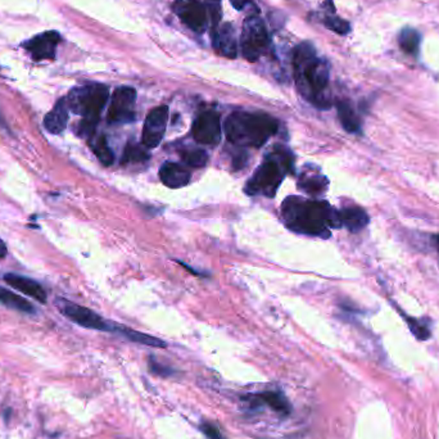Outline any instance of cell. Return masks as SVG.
Masks as SVG:
<instances>
[{
    "instance_id": "obj_1",
    "label": "cell",
    "mask_w": 439,
    "mask_h": 439,
    "mask_svg": "<svg viewBox=\"0 0 439 439\" xmlns=\"http://www.w3.org/2000/svg\"><path fill=\"white\" fill-rule=\"evenodd\" d=\"M281 216L290 230L306 235L326 238L330 227H342L339 212L321 200L287 198L281 205Z\"/></svg>"
},
{
    "instance_id": "obj_2",
    "label": "cell",
    "mask_w": 439,
    "mask_h": 439,
    "mask_svg": "<svg viewBox=\"0 0 439 439\" xmlns=\"http://www.w3.org/2000/svg\"><path fill=\"white\" fill-rule=\"evenodd\" d=\"M293 72L297 89L317 108L330 107L325 95L329 85V64L317 57L314 46L308 43L298 45L293 52Z\"/></svg>"
},
{
    "instance_id": "obj_3",
    "label": "cell",
    "mask_w": 439,
    "mask_h": 439,
    "mask_svg": "<svg viewBox=\"0 0 439 439\" xmlns=\"http://www.w3.org/2000/svg\"><path fill=\"white\" fill-rule=\"evenodd\" d=\"M278 130V121L266 113L234 112L225 121L229 142L241 148H260Z\"/></svg>"
},
{
    "instance_id": "obj_4",
    "label": "cell",
    "mask_w": 439,
    "mask_h": 439,
    "mask_svg": "<svg viewBox=\"0 0 439 439\" xmlns=\"http://www.w3.org/2000/svg\"><path fill=\"white\" fill-rule=\"evenodd\" d=\"M293 169L292 154L283 148L277 147L275 151L269 154L263 163L253 174L245 185V192L250 196H265L272 198L284 176Z\"/></svg>"
},
{
    "instance_id": "obj_5",
    "label": "cell",
    "mask_w": 439,
    "mask_h": 439,
    "mask_svg": "<svg viewBox=\"0 0 439 439\" xmlns=\"http://www.w3.org/2000/svg\"><path fill=\"white\" fill-rule=\"evenodd\" d=\"M109 89L103 84H88L75 88L67 97L68 108L82 118L98 120L107 104Z\"/></svg>"
},
{
    "instance_id": "obj_6",
    "label": "cell",
    "mask_w": 439,
    "mask_h": 439,
    "mask_svg": "<svg viewBox=\"0 0 439 439\" xmlns=\"http://www.w3.org/2000/svg\"><path fill=\"white\" fill-rule=\"evenodd\" d=\"M270 36L265 22L259 16H250L244 21L242 36H241V50L242 55L250 62H256L268 50Z\"/></svg>"
},
{
    "instance_id": "obj_7",
    "label": "cell",
    "mask_w": 439,
    "mask_h": 439,
    "mask_svg": "<svg viewBox=\"0 0 439 439\" xmlns=\"http://www.w3.org/2000/svg\"><path fill=\"white\" fill-rule=\"evenodd\" d=\"M55 305L59 308L63 316H66L72 323L77 324L85 329L115 333L116 324L108 323L102 316L84 306L72 303L66 299H57Z\"/></svg>"
},
{
    "instance_id": "obj_8",
    "label": "cell",
    "mask_w": 439,
    "mask_h": 439,
    "mask_svg": "<svg viewBox=\"0 0 439 439\" xmlns=\"http://www.w3.org/2000/svg\"><path fill=\"white\" fill-rule=\"evenodd\" d=\"M135 100L136 91L130 86L117 88L108 108L107 120L109 124L121 125L135 120Z\"/></svg>"
},
{
    "instance_id": "obj_9",
    "label": "cell",
    "mask_w": 439,
    "mask_h": 439,
    "mask_svg": "<svg viewBox=\"0 0 439 439\" xmlns=\"http://www.w3.org/2000/svg\"><path fill=\"white\" fill-rule=\"evenodd\" d=\"M172 9L181 22L194 32L203 34L206 31L208 10L202 0H175Z\"/></svg>"
},
{
    "instance_id": "obj_10",
    "label": "cell",
    "mask_w": 439,
    "mask_h": 439,
    "mask_svg": "<svg viewBox=\"0 0 439 439\" xmlns=\"http://www.w3.org/2000/svg\"><path fill=\"white\" fill-rule=\"evenodd\" d=\"M221 117L215 111L202 112L192 127L194 140L202 145H217L221 140Z\"/></svg>"
},
{
    "instance_id": "obj_11",
    "label": "cell",
    "mask_w": 439,
    "mask_h": 439,
    "mask_svg": "<svg viewBox=\"0 0 439 439\" xmlns=\"http://www.w3.org/2000/svg\"><path fill=\"white\" fill-rule=\"evenodd\" d=\"M169 122V107L160 106L153 108L145 118L143 127V145L145 149L158 147L166 133Z\"/></svg>"
},
{
    "instance_id": "obj_12",
    "label": "cell",
    "mask_w": 439,
    "mask_h": 439,
    "mask_svg": "<svg viewBox=\"0 0 439 439\" xmlns=\"http://www.w3.org/2000/svg\"><path fill=\"white\" fill-rule=\"evenodd\" d=\"M61 43V35L55 31H45L28 40L25 46L34 61L54 59L57 46Z\"/></svg>"
},
{
    "instance_id": "obj_13",
    "label": "cell",
    "mask_w": 439,
    "mask_h": 439,
    "mask_svg": "<svg viewBox=\"0 0 439 439\" xmlns=\"http://www.w3.org/2000/svg\"><path fill=\"white\" fill-rule=\"evenodd\" d=\"M243 401L248 402L252 409H257L261 404H266L272 411L283 416H288L292 413V404L288 401L287 397L280 392L269 391V392L247 395L243 397Z\"/></svg>"
},
{
    "instance_id": "obj_14",
    "label": "cell",
    "mask_w": 439,
    "mask_h": 439,
    "mask_svg": "<svg viewBox=\"0 0 439 439\" xmlns=\"http://www.w3.org/2000/svg\"><path fill=\"white\" fill-rule=\"evenodd\" d=\"M214 48L216 52L226 58H236L238 41L233 25L224 24L214 31Z\"/></svg>"
},
{
    "instance_id": "obj_15",
    "label": "cell",
    "mask_w": 439,
    "mask_h": 439,
    "mask_svg": "<svg viewBox=\"0 0 439 439\" xmlns=\"http://www.w3.org/2000/svg\"><path fill=\"white\" fill-rule=\"evenodd\" d=\"M4 280L9 287L16 289L18 292L26 295L40 303H46L48 295H46L44 288L41 287L35 280L22 277V275H17V274H6Z\"/></svg>"
},
{
    "instance_id": "obj_16",
    "label": "cell",
    "mask_w": 439,
    "mask_h": 439,
    "mask_svg": "<svg viewBox=\"0 0 439 439\" xmlns=\"http://www.w3.org/2000/svg\"><path fill=\"white\" fill-rule=\"evenodd\" d=\"M68 117H70V108H68L67 99H59L55 103L53 109L49 113H46V116L44 117L43 124H44L45 130L50 134H61L67 127Z\"/></svg>"
},
{
    "instance_id": "obj_17",
    "label": "cell",
    "mask_w": 439,
    "mask_h": 439,
    "mask_svg": "<svg viewBox=\"0 0 439 439\" xmlns=\"http://www.w3.org/2000/svg\"><path fill=\"white\" fill-rule=\"evenodd\" d=\"M160 178L167 188L179 189L188 185L190 172L179 163L166 162L160 170Z\"/></svg>"
},
{
    "instance_id": "obj_18",
    "label": "cell",
    "mask_w": 439,
    "mask_h": 439,
    "mask_svg": "<svg viewBox=\"0 0 439 439\" xmlns=\"http://www.w3.org/2000/svg\"><path fill=\"white\" fill-rule=\"evenodd\" d=\"M339 220L342 226L347 227L352 233H357L368 224V214L359 207H350L342 209L339 212Z\"/></svg>"
},
{
    "instance_id": "obj_19",
    "label": "cell",
    "mask_w": 439,
    "mask_h": 439,
    "mask_svg": "<svg viewBox=\"0 0 439 439\" xmlns=\"http://www.w3.org/2000/svg\"><path fill=\"white\" fill-rule=\"evenodd\" d=\"M337 111H338V117H339L342 126L347 133L357 134L361 131V121H359V115L348 100H339L337 103Z\"/></svg>"
},
{
    "instance_id": "obj_20",
    "label": "cell",
    "mask_w": 439,
    "mask_h": 439,
    "mask_svg": "<svg viewBox=\"0 0 439 439\" xmlns=\"http://www.w3.org/2000/svg\"><path fill=\"white\" fill-rule=\"evenodd\" d=\"M398 45L404 54L418 57L422 45V35L413 27H404L398 35Z\"/></svg>"
},
{
    "instance_id": "obj_21",
    "label": "cell",
    "mask_w": 439,
    "mask_h": 439,
    "mask_svg": "<svg viewBox=\"0 0 439 439\" xmlns=\"http://www.w3.org/2000/svg\"><path fill=\"white\" fill-rule=\"evenodd\" d=\"M0 303L24 314H36L35 306L30 303L24 297L18 296L3 287H0Z\"/></svg>"
},
{
    "instance_id": "obj_22",
    "label": "cell",
    "mask_w": 439,
    "mask_h": 439,
    "mask_svg": "<svg viewBox=\"0 0 439 439\" xmlns=\"http://www.w3.org/2000/svg\"><path fill=\"white\" fill-rule=\"evenodd\" d=\"M115 333L124 335L129 341L144 344V346L156 347V348H165L166 347V343L161 339L152 337V335H148V334H144V333L136 332L134 329L126 328L122 325H115Z\"/></svg>"
},
{
    "instance_id": "obj_23",
    "label": "cell",
    "mask_w": 439,
    "mask_h": 439,
    "mask_svg": "<svg viewBox=\"0 0 439 439\" xmlns=\"http://www.w3.org/2000/svg\"><path fill=\"white\" fill-rule=\"evenodd\" d=\"M90 145H91L93 152L98 157V160L102 165L111 166L115 162V154L112 152V149L109 148L106 136L100 135L98 138H93Z\"/></svg>"
},
{
    "instance_id": "obj_24",
    "label": "cell",
    "mask_w": 439,
    "mask_h": 439,
    "mask_svg": "<svg viewBox=\"0 0 439 439\" xmlns=\"http://www.w3.org/2000/svg\"><path fill=\"white\" fill-rule=\"evenodd\" d=\"M299 187L303 189L307 193L311 194H319L326 190L328 187V180L321 175H315V174H308L303 175L299 180Z\"/></svg>"
},
{
    "instance_id": "obj_25",
    "label": "cell",
    "mask_w": 439,
    "mask_h": 439,
    "mask_svg": "<svg viewBox=\"0 0 439 439\" xmlns=\"http://www.w3.org/2000/svg\"><path fill=\"white\" fill-rule=\"evenodd\" d=\"M181 160L188 165L189 167L200 169L205 167L208 162V154L203 149H187L181 152Z\"/></svg>"
},
{
    "instance_id": "obj_26",
    "label": "cell",
    "mask_w": 439,
    "mask_h": 439,
    "mask_svg": "<svg viewBox=\"0 0 439 439\" xmlns=\"http://www.w3.org/2000/svg\"><path fill=\"white\" fill-rule=\"evenodd\" d=\"M149 158L148 153L144 148H140L136 144H127L122 157V163H136V162L147 161Z\"/></svg>"
},
{
    "instance_id": "obj_27",
    "label": "cell",
    "mask_w": 439,
    "mask_h": 439,
    "mask_svg": "<svg viewBox=\"0 0 439 439\" xmlns=\"http://www.w3.org/2000/svg\"><path fill=\"white\" fill-rule=\"evenodd\" d=\"M324 24L328 28H330L334 32L339 34V35H347L350 34L351 25L350 22L337 17V16H328L324 19Z\"/></svg>"
},
{
    "instance_id": "obj_28",
    "label": "cell",
    "mask_w": 439,
    "mask_h": 439,
    "mask_svg": "<svg viewBox=\"0 0 439 439\" xmlns=\"http://www.w3.org/2000/svg\"><path fill=\"white\" fill-rule=\"evenodd\" d=\"M404 319H406V321H407L409 328L411 329V332H413V335H415L418 339L427 341V339L431 337V330H429L425 325L419 323L418 320H413L411 317H404Z\"/></svg>"
},
{
    "instance_id": "obj_29",
    "label": "cell",
    "mask_w": 439,
    "mask_h": 439,
    "mask_svg": "<svg viewBox=\"0 0 439 439\" xmlns=\"http://www.w3.org/2000/svg\"><path fill=\"white\" fill-rule=\"evenodd\" d=\"M200 431L206 436L208 439H225L221 431L211 422H203L199 427Z\"/></svg>"
},
{
    "instance_id": "obj_30",
    "label": "cell",
    "mask_w": 439,
    "mask_h": 439,
    "mask_svg": "<svg viewBox=\"0 0 439 439\" xmlns=\"http://www.w3.org/2000/svg\"><path fill=\"white\" fill-rule=\"evenodd\" d=\"M149 368H151L152 373L160 375V377H170V375L174 374V371H172L170 368L162 366L160 362H157V361H154L153 359H149Z\"/></svg>"
},
{
    "instance_id": "obj_31",
    "label": "cell",
    "mask_w": 439,
    "mask_h": 439,
    "mask_svg": "<svg viewBox=\"0 0 439 439\" xmlns=\"http://www.w3.org/2000/svg\"><path fill=\"white\" fill-rule=\"evenodd\" d=\"M245 162H247V154H239V156H236L235 160H234V167H235V170L242 169L243 166L245 165Z\"/></svg>"
},
{
    "instance_id": "obj_32",
    "label": "cell",
    "mask_w": 439,
    "mask_h": 439,
    "mask_svg": "<svg viewBox=\"0 0 439 439\" xmlns=\"http://www.w3.org/2000/svg\"><path fill=\"white\" fill-rule=\"evenodd\" d=\"M230 1H232L234 8L238 9V10H242L250 3V0H230Z\"/></svg>"
},
{
    "instance_id": "obj_33",
    "label": "cell",
    "mask_w": 439,
    "mask_h": 439,
    "mask_svg": "<svg viewBox=\"0 0 439 439\" xmlns=\"http://www.w3.org/2000/svg\"><path fill=\"white\" fill-rule=\"evenodd\" d=\"M7 254H8L7 245H6V243L3 242V241L0 239V260L6 259V257H7Z\"/></svg>"
},
{
    "instance_id": "obj_34",
    "label": "cell",
    "mask_w": 439,
    "mask_h": 439,
    "mask_svg": "<svg viewBox=\"0 0 439 439\" xmlns=\"http://www.w3.org/2000/svg\"><path fill=\"white\" fill-rule=\"evenodd\" d=\"M434 239H436V244H437V248L439 250V235H436L434 236Z\"/></svg>"
}]
</instances>
